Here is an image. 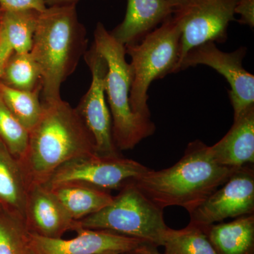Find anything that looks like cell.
I'll return each mask as SVG.
<instances>
[{"instance_id":"484cf974","label":"cell","mask_w":254,"mask_h":254,"mask_svg":"<svg viewBox=\"0 0 254 254\" xmlns=\"http://www.w3.org/2000/svg\"><path fill=\"white\" fill-rule=\"evenodd\" d=\"M235 14L240 15L239 22L254 27V0H240L235 10Z\"/></svg>"},{"instance_id":"6da1fadb","label":"cell","mask_w":254,"mask_h":254,"mask_svg":"<svg viewBox=\"0 0 254 254\" xmlns=\"http://www.w3.org/2000/svg\"><path fill=\"white\" fill-rule=\"evenodd\" d=\"M42 107L39 120L29 131L27 150L19 160L30 185H43L72 159L97 154L94 139L76 108L61 98L42 101Z\"/></svg>"},{"instance_id":"8992f818","label":"cell","mask_w":254,"mask_h":254,"mask_svg":"<svg viewBox=\"0 0 254 254\" xmlns=\"http://www.w3.org/2000/svg\"><path fill=\"white\" fill-rule=\"evenodd\" d=\"M119 190L109 205L76 222V229L105 230L162 247L168 227L163 209L150 200L133 180Z\"/></svg>"},{"instance_id":"7c38bea8","label":"cell","mask_w":254,"mask_h":254,"mask_svg":"<svg viewBox=\"0 0 254 254\" xmlns=\"http://www.w3.org/2000/svg\"><path fill=\"white\" fill-rule=\"evenodd\" d=\"M70 240L47 238L29 232L33 254H108L136 252L150 245L145 241L105 230L76 229Z\"/></svg>"},{"instance_id":"f1b7e54d","label":"cell","mask_w":254,"mask_h":254,"mask_svg":"<svg viewBox=\"0 0 254 254\" xmlns=\"http://www.w3.org/2000/svg\"><path fill=\"white\" fill-rule=\"evenodd\" d=\"M141 250L147 254H163L158 250V247L151 245H146L141 247Z\"/></svg>"},{"instance_id":"5b68a950","label":"cell","mask_w":254,"mask_h":254,"mask_svg":"<svg viewBox=\"0 0 254 254\" xmlns=\"http://www.w3.org/2000/svg\"><path fill=\"white\" fill-rule=\"evenodd\" d=\"M180 26L173 15L141 41L125 46L133 69L129 102L133 113L150 119L148 88L155 80L176 71L180 61Z\"/></svg>"},{"instance_id":"277c9868","label":"cell","mask_w":254,"mask_h":254,"mask_svg":"<svg viewBox=\"0 0 254 254\" xmlns=\"http://www.w3.org/2000/svg\"><path fill=\"white\" fill-rule=\"evenodd\" d=\"M93 45L108 65L105 92L111 114L114 143L118 150L133 149L142 140L152 136L156 127L150 119L131 109L129 96L133 73L126 60L125 46L101 22L97 23Z\"/></svg>"},{"instance_id":"5bb4252c","label":"cell","mask_w":254,"mask_h":254,"mask_svg":"<svg viewBox=\"0 0 254 254\" xmlns=\"http://www.w3.org/2000/svg\"><path fill=\"white\" fill-rule=\"evenodd\" d=\"M174 13L175 9L167 0H127L125 18L110 34L124 46L134 44Z\"/></svg>"},{"instance_id":"f546056e","label":"cell","mask_w":254,"mask_h":254,"mask_svg":"<svg viewBox=\"0 0 254 254\" xmlns=\"http://www.w3.org/2000/svg\"><path fill=\"white\" fill-rule=\"evenodd\" d=\"M167 1L172 5L175 11L182 8L186 3L187 0H167Z\"/></svg>"},{"instance_id":"4fadbf2b","label":"cell","mask_w":254,"mask_h":254,"mask_svg":"<svg viewBox=\"0 0 254 254\" xmlns=\"http://www.w3.org/2000/svg\"><path fill=\"white\" fill-rule=\"evenodd\" d=\"M73 220L49 189L31 184L25 206L24 223L28 232L47 238H62L76 229Z\"/></svg>"},{"instance_id":"3957f363","label":"cell","mask_w":254,"mask_h":254,"mask_svg":"<svg viewBox=\"0 0 254 254\" xmlns=\"http://www.w3.org/2000/svg\"><path fill=\"white\" fill-rule=\"evenodd\" d=\"M87 44L76 5L47 6L40 12L30 53L41 71L42 101L61 98L62 84L76 69Z\"/></svg>"},{"instance_id":"83f0119b","label":"cell","mask_w":254,"mask_h":254,"mask_svg":"<svg viewBox=\"0 0 254 254\" xmlns=\"http://www.w3.org/2000/svg\"><path fill=\"white\" fill-rule=\"evenodd\" d=\"M81 0H44L46 6H60V5H76Z\"/></svg>"},{"instance_id":"9c48e42d","label":"cell","mask_w":254,"mask_h":254,"mask_svg":"<svg viewBox=\"0 0 254 254\" xmlns=\"http://www.w3.org/2000/svg\"><path fill=\"white\" fill-rule=\"evenodd\" d=\"M247 48L231 53L219 49L214 42H207L190 49L179 64L176 73L198 65H206L223 76L230 86L229 98L234 119L254 105V76L243 66Z\"/></svg>"},{"instance_id":"2e32d148","label":"cell","mask_w":254,"mask_h":254,"mask_svg":"<svg viewBox=\"0 0 254 254\" xmlns=\"http://www.w3.org/2000/svg\"><path fill=\"white\" fill-rule=\"evenodd\" d=\"M29 186L19 160L0 141V205L23 221Z\"/></svg>"},{"instance_id":"4316f807","label":"cell","mask_w":254,"mask_h":254,"mask_svg":"<svg viewBox=\"0 0 254 254\" xmlns=\"http://www.w3.org/2000/svg\"><path fill=\"white\" fill-rule=\"evenodd\" d=\"M13 53H14V51L9 46V43L6 41L4 33H3L1 26V19H0V78L2 74L5 65Z\"/></svg>"},{"instance_id":"ac0fdd59","label":"cell","mask_w":254,"mask_h":254,"mask_svg":"<svg viewBox=\"0 0 254 254\" xmlns=\"http://www.w3.org/2000/svg\"><path fill=\"white\" fill-rule=\"evenodd\" d=\"M202 227L218 254H254V214Z\"/></svg>"},{"instance_id":"d4e9b609","label":"cell","mask_w":254,"mask_h":254,"mask_svg":"<svg viewBox=\"0 0 254 254\" xmlns=\"http://www.w3.org/2000/svg\"><path fill=\"white\" fill-rule=\"evenodd\" d=\"M0 6L4 11L35 9L42 11L47 7L44 0H0Z\"/></svg>"},{"instance_id":"30bf717a","label":"cell","mask_w":254,"mask_h":254,"mask_svg":"<svg viewBox=\"0 0 254 254\" xmlns=\"http://www.w3.org/2000/svg\"><path fill=\"white\" fill-rule=\"evenodd\" d=\"M83 57L91 71V83L75 108L91 132L97 154L101 156L121 155L114 143L111 114L105 98L106 61L93 45Z\"/></svg>"},{"instance_id":"d6a6232c","label":"cell","mask_w":254,"mask_h":254,"mask_svg":"<svg viewBox=\"0 0 254 254\" xmlns=\"http://www.w3.org/2000/svg\"><path fill=\"white\" fill-rule=\"evenodd\" d=\"M1 205H0V208H1Z\"/></svg>"},{"instance_id":"1f68e13d","label":"cell","mask_w":254,"mask_h":254,"mask_svg":"<svg viewBox=\"0 0 254 254\" xmlns=\"http://www.w3.org/2000/svg\"><path fill=\"white\" fill-rule=\"evenodd\" d=\"M3 12H4V10L1 9V6H0V19H1V16H2Z\"/></svg>"},{"instance_id":"44dd1931","label":"cell","mask_w":254,"mask_h":254,"mask_svg":"<svg viewBox=\"0 0 254 254\" xmlns=\"http://www.w3.org/2000/svg\"><path fill=\"white\" fill-rule=\"evenodd\" d=\"M162 247L163 254H218L203 227L190 223L181 230L168 227Z\"/></svg>"},{"instance_id":"9a60e30c","label":"cell","mask_w":254,"mask_h":254,"mask_svg":"<svg viewBox=\"0 0 254 254\" xmlns=\"http://www.w3.org/2000/svg\"><path fill=\"white\" fill-rule=\"evenodd\" d=\"M214 160L235 170L254 163V105L245 110L225 136L210 146Z\"/></svg>"},{"instance_id":"cb8c5ba5","label":"cell","mask_w":254,"mask_h":254,"mask_svg":"<svg viewBox=\"0 0 254 254\" xmlns=\"http://www.w3.org/2000/svg\"><path fill=\"white\" fill-rule=\"evenodd\" d=\"M29 131L19 123L0 97V141L21 160L27 150Z\"/></svg>"},{"instance_id":"4dcf8cb0","label":"cell","mask_w":254,"mask_h":254,"mask_svg":"<svg viewBox=\"0 0 254 254\" xmlns=\"http://www.w3.org/2000/svg\"><path fill=\"white\" fill-rule=\"evenodd\" d=\"M126 254H147L140 248L139 250H136V252H131V253H127Z\"/></svg>"},{"instance_id":"ba28073f","label":"cell","mask_w":254,"mask_h":254,"mask_svg":"<svg viewBox=\"0 0 254 254\" xmlns=\"http://www.w3.org/2000/svg\"><path fill=\"white\" fill-rule=\"evenodd\" d=\"M239 1L187 0L182 8L175 11L173 16L181 31L178 65L194 47L207 42L226 41L229 25L236 20L235 10Z\"/></svg>"},{"instance_id":"e0dca14e","label":"cell","mask_w":254,"mask_h":254,"mask_svg":"<svg viewBox=\"0 0 254 254\" xmlns=\"http://www.w3.org/2000/svg\"><path fill=\"white\" fill-rule=\"evenodd\" d=\"M47 188L76 221L100 211L113 200V195L108 190L83 184L69 182Z\"/></svg>"},{"instance_id":"7402d4cb","label":"cell","mask_w":254,"mask_h":254,"mask_svg":"<svg viewBox=\"0 0 254 254\" xmlns=\"http://www.w3.org/2000/svg\"><path fill=\"white\" fill-rule=\"evenodd\" d=\"M42 89L20 91L0 83V97L11 113L28 131L39 120L42 112Z\"/></svg>"},{"instance_id":"d6986e66","label":"cell","mask_w":254,"mask_h":254,"mask_svg":"<svg viewBox=\"0 0 254 254\" xmlns=\"http://www.w3.org/2000/svg\"><path fill=\"white\" fill-rule=\"evenodd\" d=\"M35 9L4 11L1 26L6 41L14 53H30L33 46L38 16Z\"/></svg>"},{"instance_id":"8fae6325","label":"cell","mask_w":254,"mask_h":254,"mask_svg":"<svg viewBox=\"0 0 254 254\" xmlns=\"http://www.w3.org/2000/svg\"><path fill=\"white\" fill-rule=\"evenodd\" d=\"M251 214H254V165L235 170L222 186L190 213V223L208 226Z\"/></svg>"},{"instance_id":"52a82bcc","label":"cell","mask_w":254,"mask_h":254,"mask_svg":"<svg viewBox=\"0 0 254 254\" xmlns=\"http://www.w3.org/2000/svg\"><path fill=\"white\" fill-rule=\"evenodd\" d=\"M149 168L122 155L98 154L72 159L55 170L43 184L46 187L63 183H80L100 190H120L128 182L146 173Z\"/></svg>"},{"instance_id":"ffe728a7","label":"cell","mask_w":254,"mask_h":254,"mask_svg":"<svg viewBox=\"0 0 254 254\" xmlns=\"http://www.w3.org/2000/svg\"><path fill=\"white\" fill-rule=\"evenodd\" d=\"M0 83L20 91L43 89L41 69L31 53H14L5 65Z\"/></svg>"},{"instance_id":"7a4b0ae2","label":"cell","mask_w":254,"mask_h":254,"mask_svg":"<svg viewBox=\"0 0 254 254\" xmlns=\"http://www.w3.org/2000/svg\"><path fill=\"white\" fill-rule=\"evenodd\" d=\"M233 170L217 163L210 146L190 142L173 166L149 170L133 180L135 185L159 208L180 206L190 213L228 180Z\"/></svg>"},{"instance_id":"603a6c76","label":"cell","mask_w":254,"mask_h":254,"mask_svg":"<svg viewBox=\"0 0 254 254\" xmlns=\"http://www.w3.org/2000/svg\"><path fill=\"white\" fill-rule=\"evenodd\" d=\"M0 254H33L24 221L0 208Z\"/></svg>"}]
</instances>
